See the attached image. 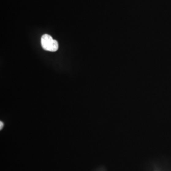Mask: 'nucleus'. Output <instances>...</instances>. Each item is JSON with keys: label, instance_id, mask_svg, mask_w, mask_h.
I'll return each mask as SVG.
<instances>
[{"label": "nucleus", "instance_id": "1", "mask_svg": "<svg viewBox=\"0 0 171 171\" xmlns=\"http://www.w3.org/2000/svg\"><path fill=\"white\" fill-rule=\"evenodd\" d=\"M41 44L43 49L45 51L55 52L59 48L58 43L50 35L44 34L41 37Z\"/></svg>", "mask_w": 171, "mask_h": 171}]
</instances>
